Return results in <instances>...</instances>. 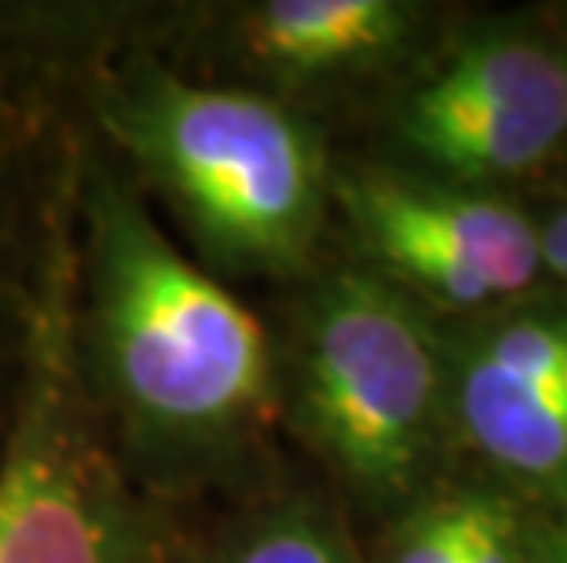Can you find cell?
Listing matches in <instances>:
<instances>
[{
  "label": "cell",
  "instance_id": "cell-13",
  "mask_svg": "<svg viewBox=\"0 0 567 563\" xmlns=\"http://www.w3.org/2000/svg\"><path fill=\"white\" fill-rule=\"evenodd\" d=\"M546 563H567V526L549 542V556H546Z\"/></svg>",
  "mask_w": 567,
  "mask_h": 563
},
{
  "label": "cell",
  "instance_id": "cell-3",
  "mask_svg": "<svg viewBox=\"0 0 567 563\" xmlns=\"http://www.w3.org/2000/svg\"><path fill=\"white\" fill-rule=\"evenodd\" d=\"M70 279V253L55 242L0 461V563H173L95 421Z\"/></svg>",
  "mask_w": 567,
  "mask_h": 563
},
{
  "label": "cell",
  "instance_id": "cell-11",
  "mask_svg": "<svg viewBox=\"0 0 567 563\" xmlns=\"http://www.w3.org/2000/svg\"><path fill=\"white\" fill-rule=\"evenodd\" d=\"M457 563H516V526L502 501H484Z\"/></svg>",
  "mask_w": 567,
  "mask_h": 563
},
{
  "label": "cell",
  "instance_id": "cell-6",
  "mask_svg": "<svg viewBox=\"0 0 567 563\" xmlns=\"http://www.w3.org/2000/svg\"><path fill=\"white\" fill-rule=\"evenodd\" d=\"M344 201L373 253L443 304L502 301L527 290L542 268L538 227L498 198L363 176L344 187Z\"/></svg>",
  "mask_w": 567,
  "mask_h": 563
},
{
  "label": "cell",
  "instance_id": "cell-10",
  "mask_svg": "<svg viewBox=\"0 0 567 563\" xmlns=\"http://www.w3.org/2000/svg\"><path fill=\"white\" fill-rule=\"evenodd\" d=\"M487 498H443L410 517L392 538L384 563H457Z\"/></svg>",
  "mask_w": 567,
  "mask_h": 563
},
{
  "label": "cell",
  "instance_id": "cell-5",
  "mask_svg": "<svg viewBox=\"0 0 567 563\" xmlns=\"http://www.w3.org/2000/svg\"><path fill=\"white\" fill-rule=\"evenodd\" d=\"M400 136L454 179L535 169L567 136V52L530 33H487L462 44L406 95Z\"/></svg>",
  "mask_w": 567,
  "mask_h": 563
},
{
  "label": "cell",
  "instance_id": "cell-7",
  "mask_svg": "<svg viewBox=\"0 0 567 563\" xmlns=\"http://www.w3.org/2000/svg\"><path fill=\"white\" fill-rule=\"evenodd\" d=\"M454 410L498 469L538 487H567V319L494 322L457 363Z\"/></svg>",
  "mask_w": 567,
  "mask_h": 563
},
{
  "label": "cell",
  "instance_id": "cell-2",
  "mask_svg": "<svg viewBox=\"0 0 567 563\" xmlns=\"http://www.w3.org/2000/svg\"><path fill=\"white\" fill-rule=\"evenodd\" d=\"M114 132L224 263L282 271L308 257L319 158L282 106L151 74L114 100Z\"/></svg>",
  "mask_w": 567,
  "mask_h": 563
},
{
  "label": "cell",
  "instance_id": "cell-12",
  "mask_svg": "<svg viewBox=\"0 0 567 563\" xmlns=\"http://www.w3.org/2000/svg\"><path fill=\"white\" fill-rule=\"evenodd\" d=\"M538 246H542V263L557 274H567V209H560L557 217L542 227Z\"/></svg>",
  "mask_w": 567,
  "mask_h": 563
},
{
  "label": "cell",
  "instance_id": "cell-9",
  "mask_svg": "<svg viewBox=\"0 0 567 563\" xmlns=\"http://www.w3.org/2000/svg\"><path fill=\"white\" fill-rule=\"evenodd\" d=\"M213 563H355L344 542L308 509H275L216 549Z\"/></svg>",
  "mask_w": 567,
  "mask_h": 563
},
{
  "label": "cell",
  "instance_id": "cell-8",
  "mask_svg": "<svg viewBox=\"0 0 567 563\" xmlns=\"http://www.w3.org/2000/svg\"><path fill=\"white\" fill-rule=\"evenodd\" d=\"M410 11L392 0H275L246 15V44L282 70H337L403 38Z\"/></svg>",
  "mask_w": 567,
  "mask_h": 563
},
{
  "label": "cell",
  "instance_id": "cell-4",
  "mask_svg": "<svg viewBox=\"0 0 567 563\" xmlns=\"http://www.w3.org/2000/svg\"><path fill=\"white\" fill-rule=\"evenodd\" d=\"M440 355L406 301L370 274H337L308 311L300 425L367 494H400L432 447Z\"/></svg>",
  "mask_w": 567,
  "mask_h": 563
},
{
  "label": "cell",
  "instance_id": "cell-1",
  "mask_svg": "<svg viewBox=\"0 0 567 563\" xmlns=\"http://www.w3.org/2000/svg\"><path fill=\"white\" fill-rule=\"evenodd\" d=\"M89 355L128 432L168 458L231 450L275 392L260 319L114 184L89 201Z\"/></svg>",
  "mask_w": 567,
  "mask_h": 563
}]
</instances>
